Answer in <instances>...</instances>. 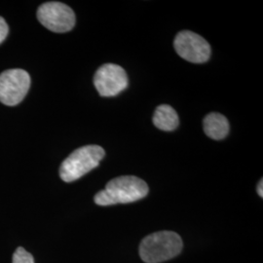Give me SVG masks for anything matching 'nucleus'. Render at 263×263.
<instances>
[{
	"instance_id": "obj_1",
	"label": "nucleus",
	"mask_w": 263,
	"mask_h": 263,
	"mask_svg": "<svg viewBox=\"0 0 263 263\" xmlns=\"http://www.w3.org/2000/svg\"><path fill=\"white\" fill-rule=\"evenodd\" d=\"M148 185L144 180L135 176H122L111 179L95 196V203L99 206H112L128 204L143 199L148 194Z\"/></svg>"
},
{
	"instance_id": "obj_2",
	"label": "nucleus",
	"mask_w": 263,
	"mask_h": 263,
	"mask_svg": "<svg viewBox=\"0 0 263 263\" xmlns=\"http://www.w3.org/2000/svg\"><path fill=\"white\" fill-rule=\"evenodd\" d=\"M182 246V240L176 232H155L142 239L140 245V256L145 263L164 262L179 255Z\"/></svg>"
},
{
	"instance_id": "obj_3",
	"label": "nucleus",
	"mask_w": 263,
	"mask_h": 263,
	"mask_svg": "<svg viewBox=\"0 0 263 263\" xmlns=\"http://www.w3.org/2000/svg\"><path fill=\"white\" fill-rule=\"evenodd\" d=\"M105 151L100 145H86L73 151L61 165L60 177L72 182L97 168L104 159Z\"/></svg>"
},
{
	"instance_id": "obj_4",
	"label": "nucleus",
	"mask_w": 263,
	"mask_h": 263,
	"mask_svg": "<svg viewBox=\"0 0 263 263\" xmlns=\"http://www.w3.org/2000/svg\"><path fill=\"white\" fill-rule=\"evenodd\" d=\"M30 77L26 70L8 69L0 74V102L8 106L19 104L28 94Z\"/></svg>"
},
{
	"instance_id": "obj_5",
	"label": "nucleus",
	"mask_w": 263,
	"mask_h": 263,
	"mask_svg": "<svg viewBox=\"0 0 263 263\" xmlns=\"http://www.w3.org/2000/svg\"><path fill=\"white\" fill-rule=\"evenodd\" d=\"M38 21L51 31L63 33L71 30L76 26V14L72 9L62 2H46L37 11Z\"/></svg>"
},
{
	"instance_id": "obj_6",
	"label": "nucleus",
	"mask_w": 263,
	"mask_h": 263,
	"mask_svg": "<svg viewBox=\"0 0 263 263\" xmlns=\"http://www.w3.org/2000/svg\"><path fill=\"white\" fill-rule=\"evenodd\" d=\"M174 47L179 57L190 63L203 64L211 57V46L207 40L190 30H183L177 34Z\"/></svg>"
},
{
	"instance_id": "obj_7",
	"label": "nucleus",
	"mask_w": 263,
	"mask_h": 263,
	"mask_svg": "<svg viewBox=\"0 0 263 263\" xmlns=\"http://www.w3.org/2000/svg\"><path fill=\"white\" fill-rule=\"evenodd\" d=\"M94 85L100 96L115 97L128 87V76L121 66L105 64L96 71Z\"/></svg>"
},
{
	"instance_id": "obj_8",
	"label": "nucleus",
	"mask_w": 263,
	"mask_h": 263,
	"mask_svg": "<svg viewBox=\"0 0 263 263\" xmlns=\"http://www.w3.org/2000/svg\"><path fill=\"white\" fill-rule=\"evenodd\" d=\"M204 132L209 138L219 141L224 139L229 133V123L220 113H209L203 121Z\"/></svg>"
},
{
	"instance_id": "obj_9",
	"label": "nucleus",
	"mask_w": 263,
	"mask_h": 263,
	"mask_svg": "<svg viewBox=\"0 0 263 263\" xmlns=\"http://www.w3.org/2000/svg\"><path fill=\"white\" fill-rule=\"evenodd\" d=\"M153 124L162 131H174L179 126V115L169 104H161L155 109Z\"/></svg>"
},
{
	"instance_id": "obj_10",
	"label": "nucleus",
	"mask_w": 263,
	"mask_h": 263,
	"mask_svg": "<svg viewBox=\"0 0 263 263\" xmlns=\"http://www.w3.org/2000/svg\"><path fill=\"white\" fill-rule=\"evenodd\" d=\"M13 263H34V259L24 248H18L13 254Z\"/></svg>"
},
{
	"instance_id": "obj_11",
	"label": "nucleus",
	"mask_w": 263,
	"mask_h": 263,
	"mask_svg": "<svg viewBox=\"0 0 263 263\" xmlns=\"http://www.w3.org/2000/svg\"><path fill=\"white\" fill-rule=\"evenodd\" d=\"M9 28L5 22V20L0 17V44L5 40V38L8 35Z\"/></svg>"
},
{
	"instance_id": "obj_12",
	"label": "nucleus",
	"mask_w": 263,
	"mask_h": 263,
	"mask_svg": "<svg viewBox=\"0 0 263 263\" xmlns=\"http://www.w3.org/2000/svg\"><path fill=\"white\" fill-rule=\"evenodd\" d=\"M263 181L262 179H260V181L258 182V184H257V193H258V195L260 196V197H263Z\"/></svg>"
}]
</instances>
